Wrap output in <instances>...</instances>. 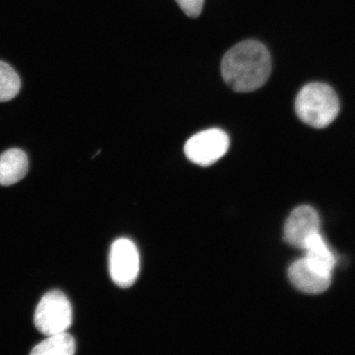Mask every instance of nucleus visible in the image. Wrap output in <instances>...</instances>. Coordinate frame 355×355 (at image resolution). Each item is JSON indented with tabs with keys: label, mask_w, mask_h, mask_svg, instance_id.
<instances>
[{
	"label": "nucleus",
	"mask_w": 355,
	"mask_h": 355,
	"mask_svg": "<svg viewBox=\"0 0 355 355\" xmlns=\"http://www.w3.org/2000/svg\"><path fill=\"white\" fill-rule=\"evenodd\" d=\"M109 270L111 279L121 288L135 284L140 270L139 250L130 239L121 238L111 245L109 256Z\"/></svg>",
	"instance_id": "nucleus-5"
},
{
	"label": "nucleus",
	"mask_w": 355,
	"mask_h": 355,
	"mask_svg": "<svg viewBox=\"0 0 355 355\" xmlns=\"http://www.w3.org/2000/svg\"><path fill=\"white\" fill-rule=\"evenodd\" d=\"M21 79L6 62L0 61V102L11 101L19 94Z\"/></svg>",
	"instance_id": "nucleus-11"
},
{
	"label": "nucleus",
	"mask_w": 355,
	"mask_h": 355,
	"mask_svg": "<svg viewBox=\"0 0 355 355\" xmlns=\"http://www.w3.org/2000/svg\"><path fill=\"white\" fill-rule=\"evenodd\" d=\"M230 137L220 128H209L196 133L186 141V157L196 165L209 166L219 161L228 152Z\"/></svg>",
	"instance_id": "nucleus-4"
},
{
	"label": "nucleus",
	"mask_w": 355,
	"mask_h": 355,
	"mask_svg": "<svg viewBox=\"0 0 355 355\" xmlns=\"http://www.w3.org/2000/svg\"><path fill=\"white\" fill-rule=\"evenodd\" d=\"M288 278L298 290L310 295L321 294L326 291L331 282V277L317 272L305 259L296 261L291 266Z\"/></svg>",
	"instance_id": "nucleus-7"
},
{
	"label": "nucleus",
	"mask_w": 355,
	"mask_h": 355,
	"mask_svg": "<svg viewBox=\"0 0 355 355\" xmlns=\"http://www.w3.org/2000/svg\"><path fill=\"white\" fill-rule=\"evenodd\" d=\"M304 250L306 252L305 260L314 270L325 276L331 277L336 263V257L320 233L314 234L309 239Z\"/></svg>",
	"instance_id": "nucleus-8"
},
{
	"label": "nucleus",
	"mask_w": 355,
	"mask_h": 355,
	"mask_svg": "<svg viewBox=\"0 0 355 355\" xmlns=\"http://www.w3.org/2000/svg\"><path fill=\"white\" fill-rule=\"evenodd\" d=\"M320 218L310 206H300L291 213L284 228V237L290 245L304 250L305 243L319 233Z\"/></svg>",
	"instance_id": "nucleus-6"
},
{
	"label": "nucleus",
	"mask_w": 355,
	"mask_h": 355,
	"mask_svg": "<svg viewBox=\"0 0 355 355\" xmlns=\"http://www.w3.org/2000/svg\"><path fill=\"white\" fill-rule=\"evenodd\" d=\"M295 110L304 123L313 128H324L338 116L340 101L335 91L327 84L309 83L296 97Z\"/></svg>",
	"instance_id": "nucleus-2"
},
{
	"label": "nucleus",
	"mask_w": 355,
	"mask_h": 355,
	"mask_svg": "<svg viewBox=\"0 0 355 355\" xmlns=\"http://www.w3.org/2000/svg\"><path fill=\"white\" fill-rule=\"evenodd\" d=\"M75 350L73 337L64 331L48 336V338L35 346L31 355H72Z\"/></svg>",
	"instance_id": "nucleus-10"
},
{
	"label": "nucleus",
	"mask_w": 355,
	"mask_h": 355,
	"mask_svg": "<svg viewBox=\"0 0 355 355\" xmlns=\"http://www.w3.org/2000/svg\"><path fill=\"white\" fill-rule=\"evenodd\" d=\"M186 15L196 19L201 15L205 0H175Z\"/></svg>",
	"instance_id": "nucleus-12"
},
{
	"label": "nucleus",
	"mask_w": 355,
	"mask_h": 355,
	"mask_svg": "<svg viewBox=\"0 0 355 355\" xmlns=\"http://www.w3.org/2000/svg\"><path fill=\"white\" fill-rule=\"evenodd\" d=\"M270 71L272 61L268 49L254 40L235 44L221 62L222 78L238 92H254L263 87Z\"/></svg>",
	"instance_id": "nucleus-1"
},
{
	"label": "nucleus",
	"mask_w": 355,
	"mask_h": 355,
	"mask_svg": "<svg viewBox=\"0 0 355 355\" xmlns=\"http://www.w3.org/2000/svg\"><path fill=\"white\" fill-rule=\"evenodd\" d=\"M34 323L46 336L64 332L72 326V305L63 292L51 291L42 297L35 309Z\"/></svg>",
	"instance_id": "nucleus-3"
},
{
	"label": "nucleus",
	"mask_w": 355,
	"mask_h": 355,
	"mask_svg": "<svg viewBox=\"0 0 355 355\" xmlns=\"http://www.w3.org/2000/svg\"><path fill=\"white\" fill-rule=\"evenodd\" d=\"M28 171V155L12 148L0 155V185L10 186L19 182Z\"/></svg>",
	"instance_id": "nucleus-9"
}]
</instances>
